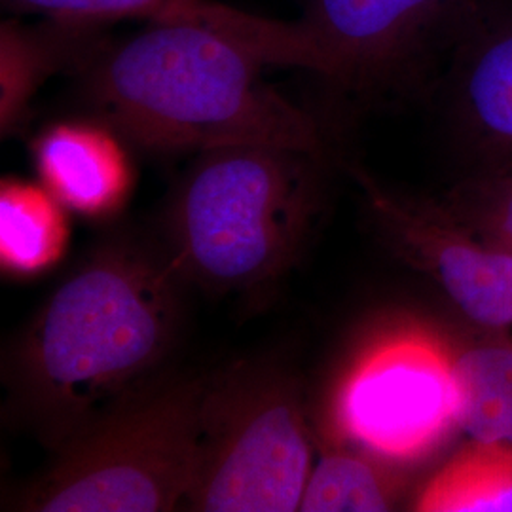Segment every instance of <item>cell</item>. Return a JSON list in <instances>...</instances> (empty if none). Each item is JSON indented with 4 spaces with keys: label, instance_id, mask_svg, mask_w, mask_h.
Returning a JSON list of instances; mask_svg holds the SVG:
<instances>
[{
    "label": "cell",
    "instance_id": "obj_13",
    "mask_svg": "<svg viewBox=\"0 0 512 512\" xmlns=\"http://www.w3.org/2000/svg\"><path fill=\"white\" fill-rule=\"evenodd\" d=\"M69 209L40 183L2 179L0 184V268L31 279L50 272L67 255Z\"/></svg>",
    "mask_w": 512,
    "mask_h": 512
},
{
    "label": "cell",
    "instance_id": "obj_14",
    "mask_svg": "<svg viewBox=\"0 0 512 512\" xmlns=\"http://www.w3.org/2000/svg\"><path fill=\"white\" fill-rule=\"evenodd\" d=\"M421 512H512V446L471 440L412 499Z\"/></svg>",
    "mask_w": 512,
    "mask_h": 512
},
{
    "label": "cell",
    "instance_id": "obj_15",
    "mask_svg": "<svg viewBox=\"0 0 512 512\" xmlns=\"http://www.w3.org/2000/svg\"><path fill=\"white\" fill-rule=\"evenodd\" d=\"M454 344L459 429L512 446V342L495 334Z\"/></svg>",
    "mask_w": 512,
    "mask_h": 512
},
{
    "label": "cell",
    "instance_id": "obj_11",
    "mask_svg": "<svg viewBox=\"0 0 512 512\" xmlns=\"http://www.w3.org/2000/svg\"><path fill=\"white\" fill-rule=\"evenodd\" d=\"M99 23L50 18L35 25H0V135L8 139L27 124L40 88L55 73L78 69L97 50Z\"/></svg>",
    "mask_w": 512,
    "mask_h": 512
},
{
    "label": "cell",
    "instance_id": "obj_1",
    "mask_svg": "<svg viewBox=\"0 0 512 512\" xmlns=\"http://www.w3.org/2000/svg\"><path fill=\"white\" fill-rule=\"evenodd\" d=\"M184 279L164 253L114 239L46 298L4 365L6 412L55 452L129 385L164 368Z\"/></svg>",
    "mask_w": 512,
    "mask_h": 512
},
{
    "label": "cell",
    "instance_id": "obj_3",
    "mask_svg": "<svg viewBox=\"0 0 512 512\" xmlns=\"http://www.w3.org/2000/svg\"><path fill=\"white\" fill-rule=\"evenodd\" d=\"M319 160L268 145L198 152L165 217V255L184 283L253 293L285 275L319 213Z\"/></svg>",
    "mask_w": 512,
    "mask_h": 512
},
{
    "label": "cell",
    "instance_id": "obj_16",
    "mask_svg": "<svg viewBox=\"0 0 512 512\" xmlns=\"http://www.w3.org/2000/svg\"><path fill=\"white\" fill-rule=\"evenodd\" d=\"M440 205L467 232L512 256V169L482 171L452 188Z\"/></svg>",
    "mask_w": 512,
    "mask_h": 512
},
{
    "label": "cell",
    "instance_id": "obj_2",
    "mask_svg": "<svg viewBox=\"0 0 512 512\" xmlns=\"http://www.w3.org/2000/svg\"><path fill=\"white\" fill-rule=\"evenodd\" d=\"M266 61L217 31L148 25L76 71L93 118L148 150L268 145L323 156L308 112L262 78Z\"/></svg>",
    "mask_w": 512,
    "mask_h": 512
},
{
    "label": "cell",
    "instance_id": "obj_9",
    "mask_svg": "<svg viewBox=\"0 0 512 512\" xmlns=\"http://www.w3.org/2000/svg\"><path fill=\"white\" fill-rule=\"evenodd\" d=\"M126 143L93 116L55 122L31 147L38 181L71 213L95 220L116 217L135 186Z\"/></svg>",
    "mask_w": 512,
    "mask_h": 512
},
{
    "label": "cell",
    "instance_id": "obj_4",
    "mask_svg": "<svg viewBox=\"0 0 512 512\" xmlns=\"http://www.w3.org/2000/svg\"><path fill=\"white\" fill-rule=\"evenodd\" d=\"M207 374L160 368L101 406L18 499L19 511L164 512L192 486Z\"/></svg>",
    "mask_w": 512,
    "mask_h": 512
},
{
    "label": "cell",
    "instance_id": "obj_10",
    "mask_svg": "<svg viewBox=\"0 0 512 512\" xmlns=\"http://www.w3.org/2000/svg\"><path fill=\"white\" fill-rule=\"evenodd\" d=\"M456 50L459 126L490 162L486 171L512 169V12L473 21Z\"/></svg>",
    "mask_w": 512,
    "mask_h": 512
},
{
    "label": "cell",
    "instance_id": "obj_6",
    "mask_svg": "<svg viewBox=\"0 0 512 512\" xmlns=\"http://www.w3.org/2000/svg\"><path fill=\"white\" fill-rule=\"evenodd\" d=\"M336 439L412 465L459 429L454 342L401 325L374 340L351 368L338 399Z\"/></svg>",
    "mask_w": 512,
    "mask_h": 512
},
{
    "label": "cell",
    "instance_id": "obj_8",
    "mask_svg": "<svg viewBox=\"0 0 512 512\" xmlns=\"http://www.w3.org/2000/svg\"><path fill=\"white\" fill-rule=\"evenodd\" d=\"M50 18L107 23L141 19L148 25H196L217 31L260 55L268 67L319 74L321 55L302 21L260 18L220 0H6Z\"/></svg>",
    "mask_w": 512,
    "mask_h": 512
},
{
    "label": "cell",
    "instance_id": "obj_12",
    "mask_svg": "<svg viewBox=\"0 0 512 512\" xmlns=\"http://www.w3.org/2000/svg\"><path fill=\"white\" fill-rule=\"evenodd\" d=\"M410 484L408 465L376 456L340 439L319 444L302 512L393 511Z\"/></svg>",
    "mask_w": 512,
    "mask_h": 512
},
{
    "label": "cell",
    "instance_id": "obj_5",
    "mask_svg": "<svg viewBox=\"0 0 512 512\" xmlns=\"http://www.w3.org/2000/svg\"><path fill=\"white\" fill-rule=\"evenodd\" d=\"M315 439L302 385L270 361L207 374L186 505L202 512L300 511Z\"/></svg>",
    "mask_w": 512,
    "mask_h": 512
},
{
    "label": "cell",
    "instance_id": "obj_7",
    "mask_svg": "<svg viewBox=\"0 0 512 512\" xmlns=\"http://www.w3.org/2000/svg\"><path fill=\"white\" fill-rule=\"evenodd\" d=\"M480 0H306L300 18L323 63L348 88L387 84L456 46Z\"/></svg>",
    "mask_w": 512,
    "mask_h": 512
}]
</instances>
